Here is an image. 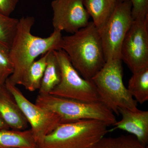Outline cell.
I'll list each match as a JSON object with an SVG mask.
<instances>
[{"instance_id":"obj_1","label":"cell","mask_w":148,"mask_h":148,"mask_svg":"<svg viewBox=\"0 0 148 148\" xmlns=\"http://www.w3.org/2000/svg\"><path fill=\"white\" fill-rule=\"evenodd\" d=\"M35 22L34 17L32 16H23L19 19L9 49L14 70L8 79L15 85L20 84L25 71L37 57L50 51L60 49L62 37L61 31L53 30L46 38L34 36L31 30Z\"/></svg>"},{"instance_id":"obj_2","label":"cell","mask_w":148,"mask_h":148,"mask_svg":"<svg viewBox=\"0 0 148 148\" xmlns=\"http://www.w3.org/2000/svg\"><path fill=\"white\" fill-rule=\"evenodd\" d=\"M59 49L85 79H92L106 63L99 32L92 21L71 35L62 36Z\"/></svg>"},{"instance_id":"obj_3","label":"cell","mask_w":148,"mask_h":148,"mask_svg":"<svg viewBox=\"0 0 148 148\" xmlns=\"http://www.w3.org/2000/svg\"><path fill=\"white\" fill-rule=\"evenodd\" d=\"M108 125L93 119L61 123L37 143L38 148H92L109 132Z\"/></svg>"},{"instance_id":"obj_4","label":"cell","mask_w":148,"mask_h":148,"mask_svg":"<svg viewBox=\"0 0 148 148\" xmlns=\"http://www.w3.org/2000/svg\"><path fill=\"white\" fill-rule=\"evenodd\" d=\"M121 60L106 61L91 79L98 91L100 101L114 113L119 115V109L125 108L136 111L138 103L123 83Z\"/></svg>"},{"instance_id":"obj_5","label":"cell","mask_w":148,"mask_h":148,"mask_svg":"<svg viewBox=\"0 0 148 148\" xmlns=\"http://www.w3.org/2000/svg\"><path fill=\"white\" fill-rule=\"evenodd\" d=\"M35 104L58 114L61 123L93 119L103 122L109 126L117 121L114 113L101 102L88 103L51 94H39Z\"/></svg>"},{"instance_id":"obj_6","label":"cell","mask_w":148,"mask_h":148,"mask_svg":"<svg viewBox=\"0 0 148 148\" xmlns=\"http://www.w3.org/2000/svg\"><path fill=\"white\" fill-rule=\"evenodd\" d=\"M54 52L61 69V79L49 94L88 103L101 102L92 80L85 79L81 76L64 51L59 49Z\"/></svg>"},{"instance_id":"obj_7","label":"cell","mask_w":148,"mask_h":148,"mask_svg":"<svg viewBox=\"0 0 148 148\" xmlns=\"http://www.w3.org/2000/svg\"><path fill=\"white\" fill-rule=\"evenodd\" d=\"M130 1L118 2L114 11L106 24L98 30L106 62L121 59L122 44L133 20Z\"/></svg>"},{"instance_id":"obj_8","label":"cell","mask_w":148,"mask_h":148,"mask_svg":"<svg viewBox=\"0 0 148 148\" xmlns=\"http://www.w3.org/2000/svg\"><path fill=\"white\" fill-rule=\"evenodd\" d=\"M5 84L15 98L31 125V129L37 144L62 122L61 117L57 114L29 101L16 85L12 84L8 78Z\"/></svg>"},{"instance_id":"obj_9","label":"cell","mask_w":148,"mask_h":148,"mask_svg":"<svg viewBox=\"0 0 148 148\" xmlns=\"http://www.w3.org/2000/svg\"><path fill=\"white\" fill-rule=\"evenodd\" d=\"M121 58L132 73L148 67V17L133 20L122 44Z\"/></svg>"},{"instance_id":"obj_10","label":"cell","mask_w":148,"mask_h":148,"mask_svg":"<svg viewBox=\"0 0 148 148\" xmlns=\"http://www.w3.org/2000/svg\"><path fill=\"white\" fill-rule=\"evenodd\" d=\"M51 7L53 30L73 34L89 23L83 0H53Z\"/></svg>"},{"instance_id":"obj_11","label":"cell","mask_w":148,"mask_h":148,"mask_svg":"<svg viewBox=\"0 0 148 148\" xmlns=\"http://www.w3.org/2000/svg\"><path fill=\"white\" fill-rule=\"evenodd\" d=\"M122 118L113 125L114 127L109 132L115 130H124L135 136L143 145L148 143V111L138 110L132 111L125 108L119 109Z\"/></svg>"},{"instance_id":"obj_12","label":"cell","mask_w":148,"mask_h":148,"mask_svg":"<svg viewBox=\"0 0 148 148\" xmlns=\"http://www.w3.org/2000/svg\"><path fill=\"white\" fill-rule=\"evenodd\" d=\"M0 115L12 129L26 130L29 125L16 100L5 84H0Z\"/></svg>"},{"instance_id":"obj_13","label":"cell","mask_w":148,"mask_h":148,"mask_svg":"<svg viewBox=\"0 0 148 148\" xmlns=\"http://www.w3.org/2000/svg\"><path fill=\"white\" fill-rule=\"evenodd\" d=\"M84 5L98 30L110 18L117 4V0H83Z\"/></svg>"},{"instance_id":"obj_14","label":"cell","mask_w":148,"mask_h":148,"mask_svg":"<svg viewBox=\"0 0 148 148\" xmlns=\"http://www.w3.org/2000/svg\"><path fill=\"white\" fill-rule=\"evenodd\" d=\"M0 148H38L31 129L0 130Z\"/></svg>"},{"instance_id":"obj_15","label":"cell","mask_w":148,"mask_h":148,"mask_svg":"<svg viewBox=\"0 0 148 148\" xmlns=\"http://www.w3.org/2000/svg\"><path fill=\"white\" fill-rule=\"evenodd\" d=\"M61 79L60 66L54 50L47 52V64L39 94H49L53 88L58 85Z\"/></svg>"},{"instance_id":"obj_16","label":"cell","mask_w":148,"mask_h":148,"mask_svg":"<svg viewBox=\"0 0 148 148\" xmlns=\"http://www.w3.org/2000/svg\"><path fill=\"white\" fill-rule=\"evenodd\" d=\"M47 52L34 61L24 72L20 85L26 90L33 92L39 89L46 66Z\"/></svg>"},{"instance_id":"obj_17","label":"cell","mask_w":148,"mask_h":148,"mask_svg":"<svg viewBox=\"0 0 148 148\" xmlns=\"http://www.w3.org/2000/svg\"><path fill=\"white\" fill-rule=\"evenodd\" d=\"M127 90L137 103L142 104L148 100V67L132 73Z\"/></svg>"},{"instance_id":"obj_18","label":"cell","mask_w":148,"mask_h":148,"mask_svg":"<svg viewBox=\"0 0 148 148\" xmlns=\"http://www.w3.org/2000/svg\"><path fill=\"white\" fill-rule=\"evenodd\" d=\"M92 148H148L132 135L104 137Z\"/></svg>"},{"instance_id":"obj_19","label":"cell","mask_w":148,"mask_h":148,"mask_svg":"<svg viewBox=\"0 0 148 148\" xmlns=\"http://www.w3.org/2000/svg\"><path fill=\"white\" fill-rule=\"evenodd\" d=\"M19 19L0 13V44L10 49L16 33Z\"/></svg>"},{"instance_id":"obj_20","label":"cell","mask_w":148,"mask_h":148,"mask_svg":"<svg viewBox=\"0 0 148 148\" xmlns=\"http://www.w3.org/2000/svg\"><path fill=\"white\" fill-rule=\"evenodd\" d=\"M9 49L0 44V84H4L13 72Z\"/></svg>"},{"instance_id":"obj_21","label":"cell","mask_w":148,"mask_h":148,"mask_svg":"<svg viewBox=\"0 0 148 148\" xmlns=\"http://www.w3.org/2000/svg\"><path fill=\"white\" fill-rule=\"evenodd\" d=\"M132 20H143L148 17V0H130Z\"/></svg>"},{"instance_id":"obj_22","label":"cell","mask_w":148,"mask_h":148,"mask_svg":"<svg viewBox=\"0 0 148 148\" xmlns=\"http://www.w3.org/2000/svg\"><path fill=\"white\" fill-rule=\"evenodd\" d=\"M19 0H0V13L10 16L15 10Z\"/></svg>"},{"instance_id":"obj_23","label":"cell","mask_w":148,"mask_h":148,"mask_svg":"<svg viewBox=\"0 0 148 148\" xmlns=\"http://www.w3.org/2000/svg\"><path fill=\"white\" fill-rule=\"evenodd\" d=\"M10 127L6 123L3 119L2 116L0 115V130H3L10 129Z\"/></svg>"},{"instance_id":"obj_24","label":"cell","mask_w":148,"mask_h":148,"mask_svg":"<svg viewBox=\"0 0 148 148\" xmlns=\"http://www.w3.org/2000/svg\"><path fill=\"white\" fill-rule=\"evenodd\" d=\"M130 1V0H117L118 2H122L126 1Z\"/></svg>"}]
</instances>
